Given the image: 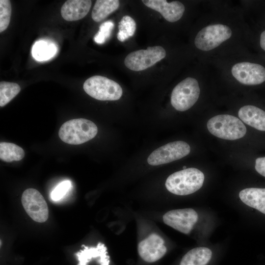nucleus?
<instances>
[{
    "mask_svg": "<svg viewBox=\"0 0 265 265\" xmlns=\"http://www.w3.org/2000/svg\"><path fill=\"white\" fill-rule=\"evenodd\" d=\"M22 203L27 214L34 221L43 223L49 216V210L45 200L36 189L27 188L23 193Z\"/></svg>",
    "mask_w": 265,
    "mask_h": 265,
    "instance_id": "obj_9",
    "label": "nucleus"
},
{
    "mask_svg": "<svg viewBox=\"0 0 265 265\" xmlns=\"http://www.w3.org/2000/svg\"><path fill=\"white\" fill-rule=\"evenodd\" d=\"M231 35V29L226 25H209L198 32L195 38L194 43L198 49L209 51L219 46L229 39Z\"/></svg>",
    "mask_w": 265,
    "mask_h": 265,
    "instance_id": "obj_7",
    "label": "nucleus"
},
{
    "mask_svg": "<svg viewBox=\"0 0 265 265\" xmlns=\"http://www.w3.org/2000/svg\"><path fill=\"white\" fill-rule=\"evenodd\" d=\"M255 168L257 172L265 177V157L256 159Z\"/></svg>",
    "mask_w": 265,
    "mask_h": 265,
    "instance_id": "obj_27",
    "label": "nucleus"
},
{
    "mask_svg": "<svg viewBox=\"0 0 265 265\" xmlns=\"http://www.w3.org/2000/svg\"><path fill=\"white\" fill-rule=\"evenodd\" d=\"M212 256V252L209 248L196 247L189 250L183 256L180 265H206Z\"/></svg>",
    "mask_w": 265,
    "mask_h": 265,
    "instance_id": "obj_18",
    "label": "nucleus"
},
{
    "mask_svg": "<svg viewBox=\"0 0 265 265\" xmlns=\"http://www.w3.org/2000/svg\"><path fill=\"white\" fill-rule=\"evenodd\" d=\"M120 5L118 0H97L93 8L91 17L96 22H101L117 10Z\"/></svg>",
    "mask_w": 265,
    "mask_h": 265,
    "instance_id": "obj_19",
    "label": "nucleus"
},
{
    "mask_svg": "<svg viewBox=\"0 0 265 265\" xmlns=\"http://www.w3.org/2000/svg\"><path fill=\"white\" fill-rule=\"evenodd\" d=\"M11 5L9 0H0V32L4 31L10 23Z\"/></svg>",
    "mask_w": 265,
    "mask_h": 265,
    "instance_id": "obj_24",
    "label": "nucleus"
},
{
    "mask_svg": "<svg viewBox=\"0 0 265 265\" xmlns=\"http://www.w3.org/2000/svg\"><path fill=\"white\" fill-rule=\"evenodd\" d=\"M92 5L90 0H68L61 8L62 18L67 21H75L83 18Z\"/></svg>",
    "mask_w": 265,
    "mask_h": 265,
    "instance_id": "obj_14",
    "label": "nucleus"
},
{
    "mask_svg": "<svg viewBox=\"0 0 265 265\" xmlns=\"http://www.w3.org/2000/svg\"><path fill=\"white\" fill-rule=\"evenodd\" d=\"M200 87L197 80L187 77L179 82L173 89L171 95V104L174 108L180 111L191 108L198 100Z\"/></svg>",
    "mask_w": 265,
    "mask_h": 265,
    "instance_id": "obj_5",
    "label": "nucleus"
},
{
    "mask_svg": "<svg viewBox=\"0 0 265 265\" xmlns=\"http://www.w3.org/2000/svg\"><path fill=\"white\" fill-rule=\"evenodd\" d=\"M96 124L90 120L78 118L68 120L59 129L60 139L69 144L79 145L93 138L97 134Z\"/></svg>",
    "mask_w": 265,
    "mask_h": 265,
    "instance_id": "obj_2",
    "label": "nucleus"
},
{
    "mask_svg": "<svg viewBox=\"0 0 265 265\" xmlns=\"http://www.w3.org/2000/svg\"><path fill=\"white\" fill-rule=\"evenodd\" d=\"M71 186V182L68 180L64 181L59 183L51 193L52 199L55 201L61 199L69 190Z\"/></svg>",
    "mask_w": 265,
    "mask_h": 265,
    "instance_id": "obj_26",
    "label": "nucleus"
},
{
    "mask_svg": "<svg viewBox=\"0 0 265 265\" xmlns=\"http://www.w3.org/2000/svg\"><path fill=\"white\" fill-rule=\"evenodd\" d=\"M239 197L246 205L265 214V188H245L240 191Z\"/></svg>",
    "mask_w": 265,
    "mask_h": 265,
    "instance_id": "obj_17",
    "label": "nucleus"
},
{
    "mask_svg": "<svg viewBox=\"0 0 265 265\" xmlns=\"http://www.w3.org/2000/svg\"><path fill=\"white\" fill-rule=\"evenodd\" d=\"M231 72L233 77L243 84L257 85L265 81V68L258 64L238 63L232 67Z\"/></svg>",
    "mask_w": 265,
    "mask_h": 265,
    "instance_id": "obj_11",
    "label": "nucleus"
},
{
    "mask_svg": "<svg viewBox=\"0 0 265 265\" xmlns=\"http://www.w3.org/2000/svg\"><path fill=\"white\" fill-rule=\"evenodd\" d=\"M190 146L183 141H176L164 145L151 153L147 161L156 166L168 163L181 159L189 154Z\"/></svg>",
    "mask_w": 265,
    "mask_h": 265,
    "instance_id": "obj_8",
    "label": "nucleus"
},
{
    "mask_svg": "<svg viewBox=\"0 0 265 265\" xmlns=\"http://www.w3.org/2000/svg\"><path fill=\"white\" fill-rule=\"evenodd\" d=\"M57 52V47L53 42L46 40L36 42L32 47L33 57L39 61L49 60L53 57Z\"/></svg>",
    "mask_w": 265,
    "mask_h": 265,
    "instance_id": "obj_20",
    "label": "nucleus"
},
{
    "mask_svg": "<svg viewBox=\"0 0 265 265\" xmlns=\"http://www.w3.org/2000/svg\"><path fill=\"white\" fill-rule=\"evenodd\" d=\"M207 128L212 135L226 140H236L243 137L246 128L238 118L228 114L212 117L207 122Z\"/></svg>",
    "mask_w": 265,
    "mask_h": 265,
    "instance_id": "obj_3",
    "label": "nucleus"
},
{
    "mask_svg": "<svg viewBox=\"0 0 265 265\" xmlns=\"http://www.w3.org/2000/svg\"><path fill=\"white\" fill-rule=\"evenodd\" d=\"M114 23L111 21L103 23L99 30L94 37V41L99 44H104L110 36L114 27Z\"/></svg>",
    "mask_w": 265,
    "mask_h": 265,
    "instance_id": "obj_25",
    "label": "nucleus"
},
{
    "mask_svg": "<svg viewBox=\"0 0 265 265\" xmlns=\"http://www.w3.org/2000/svg\"><path fill=\"white\" fill-rule=\"evenodd\" d=\"M198 218L196 212L191 208L173 210L163 216L164 223L185 234H188Z\"/></svg>",
    "mask_w": 265,
    "mask_h": 265,
    "instance_id": "obj_10",
    "label": "nucleus"
},
{
    "mask_svg": "<svg viewBox=\"0 0 265 265\" xmlns=\"http://www.w3.org/2000/svg\"><path fill=\"white\" fill-rule=\"evenodd\" d=\"M260 44L261 48L265 51V30L261 34Z\"/></svg>",
    "mask_w": 265,
    "mask_h": 265,
    "instance_id": "obj_28",
    "label": "nucleus"
},
{
    "mask_svg": "<svg viewBox=\"0 0 265 265\" xmlns=\"http://www.w3.org/2000/svg\"><path fill=\"white\" fill-rule=\"evenodd\" d=\"M83 89L91 97L100 101H116L122 96L123 90L116 81L101 76H94L87 79Z\"/></svg>",
    "mask_w": 265,
    "mask_h": 265,
    "instance_id": "obj_4",
    "label": "nucleus"
},
{
    "mask_svg": "<svg viewBox=\"0 0 265 265\" xmlns=\"http://www.w3.org/2000/svg\"><path fill=\"white\" fill-rule=\"evenodd\" d=\"M82 246L83 249L76 254L79 261L78 265H87L93 259L100 265H109V256L104 244L99 242L96 247Z\"/></svg>",
    "mask_w": 265,
    "mask_h": 265,
    "instance_id": "obj_15",
    "label": "nucleus"
},
{
    "mask_svg": "<svg viewBox=\"0 0 265 265\" xmlns=\"http://www.w3.org/2000/svg\"><path fill=\"white\" fill-rule=\"evenodd\" d=\"M21 91L19 84L15 82H0V106L3 107L9 103Z\"/></svg>",
    "mask_w": 265,
    "mask_h": 265,
    "instance_id": "obj_22",
    "label": "nucleus"
},
{
    "mask_svg": "<svg viewBox=\"0 0 265 265\" xmlns=\"http://www.w3.org/2000/svg\"><path fill=\"white\" fill-rule=\"evenodd\" d=\"M204 175L195 168H188L177 171L166 179L165 186L171 193L187 195L198 190L203 186Z\"/></svg>",
    "mask_w": 265,
    "mask_h": 265,
    "instance_id": "obj_1",
    "label": "nucleus"
},
{
    "mask_svg": "<svg viewBox=\"0 0 265 265\" xmlns=\"http://www.w3.org/2000/svg\"><path fill=\"white\" fill-rule=\"evenodd\" d=\"M25 153L22 148L17 145L6 142L0 143V159L5 162L19 161L22 159Z\"/></svg>",
    "mask_w": 265,
    "mask_h": 265,
    "instance_id": "obj_21",
    "label": "nucleus"
},
{
    "mask_svg": "<svg viewBox=\"0 0 265 265\" xmlns=\"http://www.w3.org/2000/svg\"><path fill=\"white\" fill-rule=\"evenodd\" d=\"M238 115L248 125L265 131V111L262 109L252 105L244 106L239 109Z\"/></svg>",
    "mask_w": 265,
    "mask_h": 265,
    "instance_id": "obj_16",
    "label": "nucleus"
},
{
    "mask_svg": "<svg viewBox=\"0 0 265 265\" xmlns=\"http://www.w3.org/2000/svg\"><path fill=\"white\" fill-rule=\"evenodd\" d=\"M136 23L131 17L126 15L122 17L118 23V40L124 42L132 36L136 30Z\"/></svg>",
    "mask_w": 265,
    "mask_h": 265,
    "instance_id": "obj_23",
    "label": "nucleus"
},
{
    "mask_svg": "<svg viewBox=\"0 0 265 265\" xmlns=\"http://www.w3.org/2000/svg\"><path fill=\"white\" fill-rule=\"evenodd\" d=\"M165 56L166 52L162 47H149L130 53L125 58L124 63L131 70L141 71L153 66Z\"/></svg>",
    "mask_w": 265,
    "mask_h": 265,
    "instance_id": "obj_6",
    "label": "nucleus"
},
{
    "mask_svg": "<svg viewBox=\"0 0 265 265\" xmlns=\"http://www.w3.org/2000/svg\"><path fill=\"white\" fill-rule=\"evenodd\" d=\"M186 169V166H183V169Z\"/></svg>",
    "mask_w": 265,
    "mask_h": 265,
    "instance_id": "obj_29",
    "label": "nucleus"
},
{
    "mask_svg": "<svg viewBox=\"0 0 265 265\" xmlns=\"http://www.w3.org/2000/svg\"><path fill=\"white\" fill-rule=\"evenodd\" d=\"M137 249L140 257L148 263L159 260L167 251L163 238L155 233L141 241L138 244Z\"/></svg>",
    "mask_w": 265,
    "mask_h": 265,
    "instance_id": "obj_12",
    "label": "nucleus"
},
{
    "mask_svg": "<svg viewBox=\"0 0 265 265\" xmlns=\"http://www.w3.org/2000/svg\"><path fill=\"white\" fill-rule=\"evenodd\" d=\"M142 1L148 7L161 14L169 22L180 20L185 11L184 4L179 1L168 2L165 0H143Z\"/></svg>",
    "mask_w": 265,
    "mask_h": 265,
    "instance_id": "obj_13",
    "label": "nucleus"
}]
</instances>
